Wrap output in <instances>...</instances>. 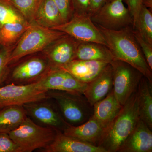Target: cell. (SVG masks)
<instances>
[{
    "instance_id": "6da1fadb",
    "label": "cell",
    "mask_w": 152,
    "mask_h": 152,
    "mask_svg": "<svg viewBox=\"0 0 152 152\" xmlns=\"http://www.w3.org/2000/svg\"><path fill=\"white\" fill-rule=\"evenodd\" d=\"M97 27L103 35L114 60L127 63L140 72L152 83V70L135 38L133 27L129 26L119 30Z\"/></svg>"
},
{
    "instance_id": "52a82bcc",
    "label": "cell",
    "mask_w": 152,
    "mask_h": 152,
    "mask_svg": "<svg viewBox=\"0 0 152 152\" xmlns=\"http://www.w3.org/2000/svg\"><path fill=\"white\" fill-rule=\"evenodd\" d=\"M23 106L28 116L42 126L63 132L69 125L63 118L54 102L48 97Z\"/></svg>"
},
{
    "instance_id": "8fae6325",
    "label": "cell",
    "mask_w": 152,
    "mask_h": 152,
    "mask_svg": "<svg viewBox=\"0 0 152 152\" xmlns=\"http://www.w3.org/2000/svg\"><path fill=\"white\" fill-rule=\"evenodd\" d=\"M47 91L36 83L27 85L14 84L0 86V109L8 106L23 105L48 97Z\"/></svg>"
},
{
    "instance_id": "d590c367",
    "label": "cell",
    "mask_w": 152,
    "mask_h": 152,
    "mask_svg": "<svg viewBox=\"0 0 152 152\" xmlns=\"http://www.w3.org/2000/svg\"><path fill=\"white\" fill-rule=\"evenodd\" d=\"M113 1V0H107V2L111 1Z\"/></svg>"
},
{
    "instance_id": "f1b7e54d",
    "label": "cell",
    "mask_w": 152,
    "mask_h": 152,
    "mask_svg": "<svg viewBox=\"0 0 152 152\" xmlns=\"http://www.w3.org/2000/svg\"><path fill=\"white\" fill-rule=\"evenodd\" d=\"M133 32L147 63L152 70V45L145 40L137 30L133 28Z\"/></svg>"
},
{
    "instance_id": "e575fe53",
    "label": "cell",
    "mask_w": 152,
    "mask_h": 152,
    "mask_svg": "<svg viewBox=\"0 0 152 152\" xmlns=\"http://www.w3.org/2000/svg\"><path fill=\"white\" fill-rule=\"evenodd\" d=\"M142 4L147 8H152V0H142Z\"/></svg>"
},
{
    "instance_id": "7a4b0ae2",
    "label": "cell",
    "mask_w": 152,
    "mask_h": 152,
    "mask_svg": "<svg viewBox=\"0 0 152 152\" xmlns=\"http://www.w3.org/2000/svg\"><path fill=\"white\" fill-rule=\"evenodd\" d=\"M140 119L137 90L124 105L111 124L106 129L98 146L107 152H118Z\"/></svg>"
},
{
    "instance_id": "5b68a950",
    "label": "cell",
    "mask_w": 152,
    "mask_h": 152,
    "mask_svg": "<svg viewBox=\"0 0 152 152\" xmlns=\"http://www.w3.org/2000/svg\"><path fill=\"white\" fill-rule=\"evenodd\" d=\"M57 132L54 129L39 126L28 116L9 134L18 146L20 152H31L49 146L54 140Z\"/></svg>"
},
{
    "instance_id": "d6a6232c",
    "label": "cell",
    "mask_w": 152,
    "mask_h": 152,
    "mask_svg": "<svg viewBox=\"0 0 152 152\" xmlns=\"http://www.w3.org/2000/svg\"><path fill=\"white\" fill-rule=\"evenodd\" d=\"M89 0H72L74 14L89 15Z\"/></svg>"
},
{
    "instance_id": "ffe728a7",
    "label": "cell",
    "mask_w": 152,
    "mask_h": 152,
    "mask_svg": "<svg viewBox=\"0 0 152 152\" xmlns=\"http://www.w3.org/2000/svg\"><path fill=\"white\" fill-rule=\"evenodd\" d=\"M64 23L61 13L53 1L42 0L35 14L33 23L53 29Z\"/></svg>"
},
{
    "instance_id": "8992f818",
    "label": "cell",
    "mask_w": 152,
    "mask_h": 152,
    "mask_svg": "<svg viewBox=\"0 0 152 152\" xmlns=\"http://www.w3.org/2000/svg\"><path fill=\"white\" fill-rule=\"evenodd\" d=\"M113 73V91L122 105H124L138 88L142 74L127 63L114 60L110 63Z\"/></svg>"
},
{
    "instance_id": "5bb4252c",
    "label": "cell",
    "mask_w": 152,
    "mask_h": 152,
    "mask_svg": "<svg viewBox=\"0 0 152 152\" xmlns=\"http://www.w3.org/2000/svg\"><path fill=\"white\" fill-rule=\"evenodd\" d=\"M152 152V130L140 119L118 152Z\"/></svg>"
},
{
    "instance_id": "f546056e",
    "label": "cell",
    "mask_w": 152,
    "mask_h": 152,
    "mask_svg": "<svg viewBox=\"0 0 152 152\" xmlns=\"http://www.w3.org/2000/svg\"><path fill=\"white\" fill-rule=\"evenodd\" d=\"M58 9L65 23L73 15L72 0H53Z\"/></svg>"
},
{
    "instance_id": "cb8c5ba5",
    "label": "cell",
    "mask_w": 152,
    "mask_h": 152,
    "mask_svg": "<svg viewBox=\"0 0 152 152\" xmlns=\"http://www.w3.org/2000/svg\"><path fill=\"white\" fill-rule=\"evenodd\" d=\"M31 24L29 23H12L0 27V47H13Z\"/></svg>"
},
{
    "instance_id": "44dd1931",
    "label": "cell",
    "mask_w": 152,
    "mask_h": 152,
    "mask_svg": "<svg viewBox=\"0 0 152 152\" xmlns=\"http://www.w3.org/2000/svg\"><path fill=\"white\" fill-rule=\"evenodd\" d=\"M75 59L111 63L113 56L107 47L92 42H80L76 50Z\"/></svg>"
},
{
    "instance_id": "83f0119b",
    "label": "cell",
    "mask_w": 152,
    "mask_h": 152,
    "mask_svg": "<svg viewBox=\"0 0 152 152\" xmlns=\"http://www.w3.org/2000/svg\"><path fill=\"white\" fill-rule=\"evenodd\" d=\"M13 47L0 48V86L4 85L10 72L9 61Z\"/></svg>"
},
{
    "instance_id": "7c38bea8",
    "label": "cell",
    "mask_w": 152,
    "mask_h": 152,
    "mask_svg": "<svg viewBox=\"0 0 152 152\" xmlns=\"http://www.w3.org/2000/svg\"><path fill=\"white\" fill-rule=\"evenodd\" d=\"M42 89L58 90L83 94L88 83H82L67 72L58 68H52L36 83Z\"/></svg>"
},
{
    "instance_id": "2e32d148",
    "label": "cell",
    "mask_w": 152,
    "mask_h": 152,
    "mask_svg": "<svg viewBox=\"0 0 152 152\" xmlns=\"http://www.w3.org/2000/svg\"><path fill=\"white\" fill-rule=\"evenodd\" d=\"M105 131V129L92 115L82 124L77 126L69 125L63 132L66 135L98 146Z\"/></svg>"
},
{
    "instance_id": "ac0fdd59",
    "label": "cell",
    "mask_w": 152,
    "mask_h": 152,
    "mask_svg": "<svg viewBox=\"0 0 152 152\" xmlns=\"http://www.w3.org/2000/svg\"><path fill=\"white\" fill-rule=\"evenodd\" d=\"M109 63L95 61L75 59L62 67L79 81L88 83L99 75Z\"/></svg>"
},
{
    "instance_id": "9a60e30c",
    "label": "cell",
    "mask_w": 152,
    "mask_h": 152,
    "mask_svg": "<svg viewBox=\"0 0 152 152\" xmlns=\"http://www.w3.org/2000/svg\"><path fill=\"white\" fill-rule=\"evenodd\" d=\"M113 69L109 64L88 83L83 95L91 106L102 100L113 89Z\"/></svg>"
},
{
    "instance_id": "603a6c76",
    "label": "cell",
    "mask_w": 152,
    "mask_h": 152,
    "mask_svg": "<svg viewBox=\"0 0 152 152\" xmlns=\"http://www.w3.org/2000/svg\"><path fill=\"white\" fill-rule=\"evenodd\" d=\"M137 91L140 119L152 130V83L143 76Z\"/></svg>"
},
{
    "instance_id": "9c48e42d",
    "label": "cell",
    "mask_w": 152,
    "mask_h": 152,
    "mask_svg": "<svg viewBox=\"0 0 152 152\" xmlns=\"http://www.w3.org/2000/svg\"><path fill=\"white\" fill-rule=\"evenodd\" d=\"M91 18L97 26L107 29L121 30L133 26L132 18L123 0L107 2Z\"/></svg>"
},
{
    "instance_id": "836d02e7",
    "label": "cell",
    "mask_w": 152,
    "mask_h": 152,
    "mask_svg": "<svg viewBox=\"0 0 152 152\" xmlns=\"http://www.w3.org/2000/svg\"><path fill=\"white\" fill-rule=\"evenodd\" d=\"M107 0H89L88 15L92 16L105 4Z\"/></svg>"
},
{
    "instance_id": "e0dca14e",
    "label": "cell",
    "mask_w": 152,
    "mask_h": 152,
    "mask_svg": "<svg viewBox=\"0 0 152 152\" xmlns=\"http://www.w3.org/2000/svg\"><path fill=\"white\" fill-rule=\"evenodd\" d=\"M42 150L45 152H107L102 147L66 135L60 131H57L51 143Z\"/></svg>"
},
{
    "instance_id": "277c9868",
    "label": "cell",
    "mask_w": 152,
    "mask_h": 152,
    "mask_svg": "<svg viewBox=\"0 0 152 152\" xmlns=\"http://www.w3.org/2000/svg\"><path fill=\"white\" fill-rule=\"evenodd\" d=\"M47 96L54 102L63 118L71 126L82 124L92 115L93 107L83 94L49 90Z\"/></svg>"
},
{
    "instance_id": "ba28073f",
    "label": "cell",
    "mask_w": 152,
    "mask_h": 152,
    "mask_svg": "<svg viewBox=\"0 0 152 152\" xmlns=\"http://www.w3.org/2000/svg\"><path fill=\"white\" fill-rule=\"evenodd\" d=\"M52 68L53 67L45 57H31L17 64L12 69L10 68L4 85H27L35 83L41 80Z\"/></svg>"
},
{
    "instance_id": "30bf717a",
    "label": "cell",
    "mask_w": 152,
    "mask_h": 152,
    "mask_svg": "<svg viewBox=\"0 0 152 152\" xmlns=\"http://www.w3.org/2000/svg\"><path fill=\"white\" fill-rule=\"evenodd\" d=\"M53 30L63 32L80 42H92L108 47L102 34L89 15L73 14L68 21Z\"/></svg>"
},
{
    "instance_id": "4316f807",
    "label": "cell",
    "mask_w": 152,
    "mask_h": 152,
    "mask_svg": "<svg viewBox=\"0 0 152 152\" xmlns=\"http://www.w3.org/2000/svg\"><path fill=\"white\" fill-rule=\"evenodd\" d=\"M30 24L33 23L36 11L42 0H7Z\"/></svg>"
},
{
    "instance_id": "4dcf8cb0",
    "label": "cell",
    "mask_w": 152,
    "mask_h": 152,
    "mask_svg": "<svg viewBox=\"0 0 152 152\" xmlns=\"http://www.w3.org/2000/svg\"><path fill=\"white\" fill-rule=\"evenodd\" d=\"M0 152H20L18 146L8 134L0 133Z\"/></svg>"
},
{
    "instance_id": "d4e9b609",
    "label": "cell",
    "mask_w": 152,
    "mask_h": 152,
    "mask_svg": "<svg viewBox=\"0 0 152 152\" xmlns=\"http://www.w3.org/2000/svg\"><path fill=\"white\" fill-rule=\"evenodd\" d=\"M142 37L152 45V14L147 7L142 4L137 20L133 27Z\"/></svg>"
},
{
    "instance_id": "d6986e66",
    "label": "cell",
    "mask_w": 152,
    "mask_h": 152,
    "mask_svg": "<svg viewBox=\"0 0 152 152\" xmlns=\"http://www.w3.org/2000/svg\"><path fill=\"white\" fill-rule=\"evenodd\" d=\"M122 107L112 90L105 97L93 106L92 116L106 130Z\"/></svg>"
},
{
    "instance_id": "3957f363",
    "label": "cell",
    "mask_w": 152,
    "mask_h": 152,
    "mask_svg": "<svg viewBox=\"0 0 152 152\" xmlns=\"http://www.w3.org/2000/svg\"><path fill=\"white\" fill-rule=\"evenodd\" d=\"M57 30L31 24L13 48L9 58V65L16 64L24 57L44 51L53 42L65 34Z\"/></svg>"
},
{
    "instance_id": "7402d4cb",
    "label": "cell",
    "mask_w": 152,
    "mask_h": 152,
    "mask_svg": "<svg viewBox=\"0 0 152 152\" xmlns=\"http://www.w3.org/2000/svg\"><path fill=\"white\" fill-rule=\"evenodd\" d=\"M27 117L23 105L8 106L0 109V133L9 134L18 127Z\"/></svg>"
},
{
    "instance_id": "484cf974",
    "label": "cell",
    "mask_w": 152,
    "mask_h": 152,
    "mask_svg": "<svg viewBox=\"0 0 152 152\" xmlns=\"http://www.w3.org/2000/svg\"><path fill=\"white\" fill-rule=\"evenodd\" d=\"M28 23L7 0H0V27L12 23Z\"/></svg>"
},
{
    "instance_id": "4fadbf2b",
    "label": "cell",
    "mask_w": 152,
    "mask_h": 152,
    "mask_svg": "<svg viewBox=\"0 0 152 152\" xmlns=\"http://www.w3.org/2000/svg\"><path fill=\"white\" fill-rule=\"evenodd\" d=\"M80 42L65 34L53 42L43 51L52 67L61 68L75 59Z\"/></svg>"
},
{
    "instance_id": "1f68e13d",
    "label": "cell",
    "mask_w": 152,
    "mask_h": 152,
    "mask_svg": "<svg viewBox=\"0 0 152 152\" xmlns=\"http://www.w3.org/2000/svg\"><path fill=\"white\" fill-rule=\"evenodd\" d=\"M133 20V27L135 24L142 4V0H125Z\"/></svg>"
}]
</instances>
